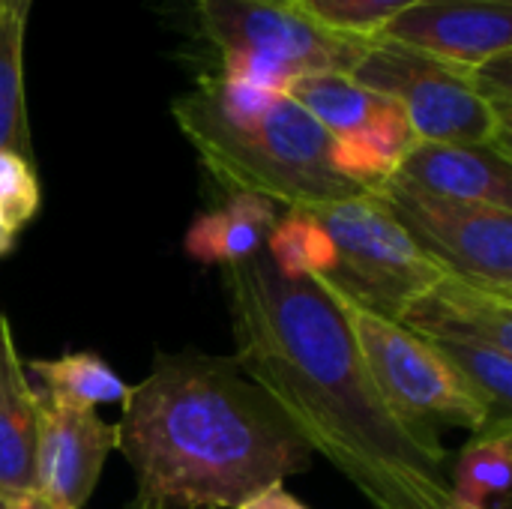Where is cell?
Segmentation results:
<instances>
[{
  "label": "cell",
  "instance_id": "obj_1",
  "mask_svg": "<svg viewBox=\"0 0 512 509\" xmlns=\"http://www.w3.org/2000/svg\"><path fill=\"white\" fill-rule=\"evenodd\" d=\"M234 360L372 509H456L435 429L402 420L375 387L351 327L312 279H282L264 252L222 267Z\"/></svg>",
  "mask_w": 512,
  "mask_h": 509
},
{
  "label": "cell",
  "instance_id": "obj_2",
  "mask_svg": "<svg viewBox=\"0 0 512 509\" xmlns=\"http://www.w3.org/2000/svg\"><path fill=\"white\" fill-rule=\"evenodd\" d=\"M135 509H237L312 468V450L237 360L174 354L120 402Z\"/></svg>",
  "mask_w": 512,
  "mask_h": 509
},
{
  "label": "cell",
  "instance_id": "obj_3",
  "mask_svg": "<svg viewBox=\"0 0 512 509\" xmlns=\"http://www.w3.org/2000/svg\"><path fill=\"white\" fill-rule=\"evenodd\" d=\"M171 114L228 195H258L288 210H312L366 192L333 168V138L288 96H279L261 117L237 123L195 87L174 99Z\"/></svg>",
  "mask_w": 512,
  "mask_h": 509
},
{
  "label": "cell",
  "instance_id": "obj_4",
  "mask_svg": "<svg viewBox=\"0 0 512 509\" xmlns=\"http://www.w3.org/2000/svg\"><path fill=\"white\" fill-rule=\"evenodd\" d=\"M309 213L324 225L336 246L333 270L312 282L339 300L399 321L402 312L444 276L369 192L312 207Z\"/></svg>",
  "mask_w": 512,
  "mask_h": 509
},
{
  "label": "cell",
  "instance_id": "obj_5",
  "mask_svg": "<svg viewBox=\"0 0 512 509\" xmlns=\"http://www.w3.org/2000/svg\"><path fill=\"white\" fill-rule=\"evenodd\" d=\"M351 78L393 99L417 141L477 144L510 153L512 123L501 120L471 87L468 69L405 48L399 42H372ZM512 156V153H510Z\"/></svg>",
  "mask_w": 512,
  "mask_h": 509
},
{
  "label": "cell",
  "instance_id": "obj_6",
  "mask_svg": "<svg viewBox=\"0 0 512 509\" xmlns=\"http://www.w3.org/2000/svg\"><path fill=\"white\" fill-rule=\"evenodd\" d=\"M333 303L345 315L375 387L402 420L420 429H435L444 423L468 432L504 426L492 423L486 405L468 390V384L453 372V366L429 339L348 300L333 297Z\"/></svg>",
  "mask_w": 512,
  "mask_h": 509
},
{
  "label": "cell",
  "instance_id": "obj_7",
  "mask_svg": "<svg viewBox=\"0 0 512 509\" xmlns=\"http://www.w3.org/2000/svg\"><path fill=\"white\" fill-rule=\"evenodd\" d=\"M369 195L444 273L512 291V210L426 195L393 177Z\"/></svg>",
  "mask_w": 512,
  "mask_h": 509
},
{
  "label": "cell",
  "instance_id": "obj_8",
  "mask_svg": "<svg viewBox=\"0 0 512 509\" xmlns=\"http://www.w3.org/2000/svg\"><path fill=\"white\" fill-rule=\"evenodd\" d=\"M198 18L222 54L264 57L294 78L312 72L351 75L372 45L324 30L291 0H198Z\"/></svg>",
  "mask_w": 512,
  "mask_h": 509
},
{
  "label": "cell",
  "instance_id": "obj_9",
  "mask_svg": "<svg viewBox=\"0 0 512 509\" xmlns=\"http://www.w3.org/2000/svg\"><path fill=\"white\" fill-rule=\"evenodd\" d=\"M114 450V423H105L90 408L51 402L36 393V492L63 507L81 509Z\"/></svg>",
  "mask_w": 512,
  "mask_h": 509
},
{
  "label": "cell",
  "instance_id": "obj_10",
  "mask_svg": "<svg viewBox=\"0 0 512 509\" xmlns=\"http://www.w3.org/2000/svg\"><path fill=\"white\" fill-rule=\"evenodd\" d=\"M375 42H399L444 63L474 69L512 48V0H417Z\"/></svg>",
  "mask_w": 512,
  "mask_h": 509
},
{
  "label": "cell",
  "instance_id": "obj_11",
  "mask_svg": "<svg viewBox=\"0 0 512 509\" xmlns=\"http://www.w3.org/2000/svg\"><path fill=\"white\" fill-rule=\"evenodd\" d=\"M423 339L477 342L512 354V291L444 273L399 318Z\"/></svg>",
  "mask_w": 512,
  "mask_h": 509
},
{
  "label": "cell",
  "instance_id": "obj_12",
  "mask_svg": "<svg viewBox=\"0 0 512 509\" xmlns=\"http://www.w3.org/2000/svg\"><path fill=\"white\" fill-rule=\"evenodd\" d=\"M393 180L426 195L512 210V156L495 147L414 141Z\"/></svg>",
  "mask_w": 512,
  "mask_h": 509
},
{
  "label": "cell",
  "instance_id": "obj_13",
  "mask_svg": "<svg viewBox=\"0 0 512 509\" xmlns=\"http://www.w3.org/2000/svg\"><path fill=\"white\" fill-rule=\"evenodd\" d=\"M36 489V393L15 351L12 327L0 315V492Z\"/></svg>",
  "mask_w": 512,
  "mask_h": 509
},
{
  "label": "cell",
  "instance_id": "obj_14",
  "mask_svg": "<svg viewBox=\"0 0 512 509\" xmlns=\"http://www.w3.org/2000/svg\"><path fill=\"white\" fill-rule=\"evenodd\" d=\"M276 219L273 201L258 195H228L225 204L195 216L183 249L204 267H228L264 252Z\"/></svg>",
  "mask_w": 512,
  "mask_h": 509
},
{
  "label": "cell",
  "instance_id": "obj_15",
  "mask_svg": "<svg viewBox=\"0 0 512 509\" xmlns=\"http://www.w3.org/2000/svg\"><path fill=\"white\" fill-rule=\"evenodd\" d=\"M414 141L417 138L411 132L405 111L390 99L387 108L381 114H375L363 129L333 138L330 159L342 177H348L360 189L372 192L399 171V165Z\"/></svg>",
  "mask_w": 512,
  "mask_h": 509
},
{
  "label": "cell",
  "instance_id": "obj_16",
  "mask_svg": "<svg viewBox=\"0 0 512 509\" xmlns=\"http://www.w3.org/2000/svg\"><path fill=\"white\" fill-rule=\"evenodd\" d=\"M512 423L489 426L459 453L450 474V498L456 509H510Z\"/></svg>",
  "mask_w": 512,
  "mask_h": 509
},
{
  "label": "cell",
  "instance_id": "obj_17",
  "mask_svg": "<svg viewBox=\"0 0 512 509\" xmlns=\"http://www.w3.org/2000/svg\"><path fill=\"white\" fill-rule=\"evenodd\" d=\"M285 96L294 99L330 138H342L363 129L390 102L387 96L360 87L351 75L342 72L297 75L288 84Z\"/></svg>",
  "mask_w": 512,
  "mask_h": 509
},
{
  "label": "cell",
  "instance_id": "obj_18",
  "mask_svg": "<svg viewBox=\"0 0 512 509\" xmlns=\"http://www.w3.org/2000/svg\"><path fill=\"white\" fill-rule=\"evenodd\" d=\"M30 375L39 381V396L75 408H96L108 402H123L129 387L120 381V375L96 354L78 351L63 354L57 360H33Z\"/></svg>",
  "mask_w": 512,
  "mask_h": 509
},
{
  "label": "cell",
  "instance_id": "obj_19",
  "mask_svg": "<svg viewBox=\"0 0 512 509\" xmlns=\"http://www.w3.org/2000/svg\"><path fill=\"white\" fill-rule=\"evenodd\" d=\"M27 12L0 0V150L30 159V129L24 111V27Z\"/></svg>",
  "mask_w": 512,
  "mask_h": 509
},
{
  "label": "cell",
  "instance_id": "obj_20",
  "mask_svg": "<svg viewBox=\"0 0 512 509\" xmlns=\"http://www.w3.org/2000/svg\"><path fill=\"white\" fill-rule=\"evenodd\" d=\"M264 255L276 273L291 282L324 276L336 264V246L309 210H288L279 216L264 243Z\"/></svg>",
  "mask_w": 512,
  "mask_h": 509
},
{
  "label": "cell",
  "instance_id": "obj_21",
  "mask_svg": "<svg viewBox=\"0 0 512 509\" xmlns=\"http://www.w3.org/2000/svg\"><path fill=\"white\" fill-rule=\"evenodd\" d=\"M429 342L486 405L492 423H512V354L477 342Z\"/></svg>",
  "mask_w": 512,
  "mask_h": 509
},
{
  "label": "cell",
  "instance_id": "obj_22",
  "mask_svg": "<svg viewBox=\"0 0 512 509\" xmlns=\"http://www.w3.org/2000/svg\"><path fill=\"white\" fill-rule=\"evenodd\" d=\"M291 3L330 33L375 42L378 33L417 0H291Z\"/></svg>",
  "mask_w": 512,
  "mask_h": 509
},
{
  "label": "cell",
  "instance_id": "obj_23",
  "mask_svg": "<svg viewBox=\"0 0 512 509\" xmlns=\"http://www.w3.org/2000/svg\"><path fill=\"white\" fill-rule=\"evenodd\" d=\"M42 204L39 177L30 168V159L12 150H0V213L15 231L36 219Z\"/></svg>",
  "mask_w": 512,
  "mask_h": 509
},
{
  "label": "cell",
  "instance_id": "obj_24",
  "mask_svg": "<svg viewBox=\"0 0 512 509\" xmlns=\"http://www.w3.org/2000/svg\"><path fill=\"white\" fill-rule=\"evenodd\" d=\"M468 78H471V87L477 90V96L501 120L512 123V48L489 57V60H483L474 69H468Z\"/></svg>",
  "mask_w": 512,
  "mask_h": 509
},
{
  "label": "cell",
  "instance_id": "obj_25",
  "mask_svg": "<svg viewBox=\"0 0 512 509\" xmlns=\"http://www.w3.org/2000/svg\"><path fill=\"white\" fill-rule=\"evenodd\" d=\"M237 509H309L303 507L294 495H288L282 486H270V489H264L261 495H255V498H249L246 504H240Z\"/></svg>",
  "mask_w": 512,
  "mask_h": 509
},
{
  "label": "cell",
  "instance_id": "obj_26",
  "mask_svg": "<svg viewBox=\"0 0 512 509\" xmlns=\"http://www.w3.org/2000/svg\"><path fill=\"white\" fill-rule=\"evenodd\" d=\"M9 507L12 509H69L51 498H45L42 492L30 489V492H21V495H9Z\"/></svg>",
  "mask_w": 512,
  "mask_h": 509
},
{
  "label": "cell",
  "instance_id": "obj_27",
  "mask_svg": "<svg viewBox=\"0 0 512 509\" xmlns=\"http://www.w3.org/2000/svg\"><path fill=\"white\" fill-rule=\"evenodd\" d=\"M15 234H18V231H15V228L9 225V219L0 213V258H6V255L15 249Z\"/></svg>",
  "mask_w": 512,
  "mask_h": 509
},
{
  "label": "cell",
  "instance_id": "obj_28",
  "mask_svg": "<svg viewBox=\"0 0 512 509\" xmlns=\"http://www.w3.org/2000/svg\"><path fill=\"white\" fill-rule=\"evenodd\" d=\"M0 509H12L9 507V495H3V492H0Z\"/></svg>",
  "mask_w": 512,
  "mask_h": 509
},
{
  "label": "cell",
  "instance_id": "obj_29",
  "mask_svg": "<svg viewBox=\"0 0 512 509\" xmlns=\"http://www.w3.org/2000/svg\"><path fill=\"white\" fill-rule=\"evenodd\" d=\"M132 509H135V507H132Z\"/></svg>",
  "mask_w": 512,
  "mask_h": 509
}]
</instances>
